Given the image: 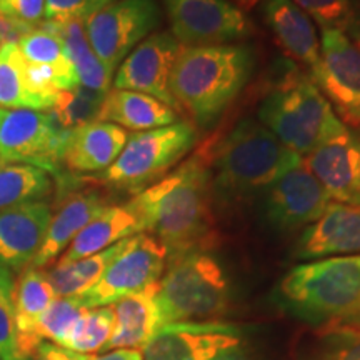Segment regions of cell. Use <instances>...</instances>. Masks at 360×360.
<instances>
[{
  "mask_svg": "<svg viewBox=\"0 0 360 360\" xmlns=\"http://www.w3.org/2000/svg\"><path fill=\"white\" fill-rule=\"evenodd\" d=\"M212 172L202 154L188 159L174 172L135 193L129 207L142 232L155 237L169 260L204 250L212 237Z\"/></svg>",
  "mask_w": 360,
  "mask_h": 360,
  "instance_id": "6da1fadb",
  "label": "cell"
},
{
  "mask_svg": "<svg viewBox=\"0 0 360 360\" xmlns=\"http://www.w3.org/2000/svg\"><path fill=\"white\" fill-rule=\"evenodd\" d=\"M252 67V53L240 44L182 47L170 77L177 112L202 127L214 124L245 87Z\"/></svg>",
  "mask_w": 360,
  "mask_h": 360,
  "instance_id": "7a4b0ae2",
  "label": "cell"
},
{
  "mask_svg": "<svg viewBox=\"0 0 360 360\" xmlns=\"http://www.w3.org/2000/svg\"><path fill=\"white\" fill-rule=\"evenodd\" d=\"M259 122L302 159L345 127L321 89L300 72L287 75L264 98Z\"/></svg>",
  "mask_w": 360,
  "mask_h": 360,
  "instance_id": "3957f363",
  "label": "cell"
},
{
  "mask_svg": "<svg viewBox=\"0 0 360 360\" xmlns=\"http://www.w3.org/2000/svg\"><path fill=\"white\" fill-rule=\"evenodd\" d=\"M304 162L254 119L238 122L219 147L212 184L227 195H244L272 186Z\"/></svg>",
  "mask_w": 360,
  "mask_h": 360,
  "instance_id": "277c9868",
  "label": "cell"
},
{
  "mask_svg": "<svg viewBox=\"0 0 360 360\" xmlns=\"http://www.w3.org/2000/svg\"><path fill=\"white\" fill-rule=\"evenodd\" d=\"M360 254L297 265L278 283V295L295 312L340 327L357 305Z\"/></svg>",
  "mask_w": 360,
  "mask_h": 360,
  "instance_id": "5b68a950",
  "label": "cell"
},
{
  "mask_svg": "<svg viewBox=\"0 0 360 360\" xmlns=\"http://www.w3.org/2000/svg\"><path fill=\"white\" fill-rule=\"evenodd\" d=\"M162 327L199 323L222 315L229 307V282L219 260L193 250L170 260L157 287Z\"/></svg>",
  "mask_w": 360,
  "mask_h": 360,
  "instance_id": "8992f818",
  "label": "cell"
},
{
  "mask_svg": "<svg viewBox=\"0 0 360 360\" xmlns=\"http://www.w3.org/2000/svg\"><path fill=\"white\" fill-rule=\"evenodd\" d=\"M197 132L192 124L175 122L167 127L129 135L120 155L102 174L110 187L139 193L170 174L192 150Z\"/></svg>",
  "mask_w": 360,
  "mask_h": 360,
  "instance_id": "52a82bcc",
  "label": "cell"
},
{
  "mask_svg": "<svg viewBox=\"0 0 360 360\" xmlns=\"http://www.w3.org/2000/svg\"><path fill=\"white\" fill-rule=\"evenodd\" d=\"M160 24L155 0H115L84 22L90 47L110 72Z\"/></svg>",
  "mask_w": 360,
  "mask_h": 360,
  "instance_id": "ba28073f",
  "label": "cell"
},
{
  "mask_svg": "<svg viewBox=\"0 0 360 360\" xmlns=\"http://www.w3.org/2000/svg\"><path fill=\"white\" fill-rule=\"evenodd\" d=\"M69 134L47 112L0 109V164H27L57 174Z\"/></svg>",
  "mask_w": 360,
  "mask_h": 360,
  "instance_id": "9c48e42d",
  "label": "cell"
},
{
  "mask_svg": "<svg viewBox=\"0 0 360 360\" xmlns=\"http://www.w3.org/2000/svg\"><path fill=\"white\" fill-rule=\"evenodd\" d=\"M167 259V250L155 237L143 232L129 237L96 285L79 297L87 309L119 302L159 282Z\"/></svg>",
  "mask_w": 360,
  "mask_h": 360,
  "instance_id": "30bf717a",
  "label": "cell"
},
{
  "mask_svg": "<svg viewBox=\"0 0 360 360\" xmlns=\"http://www.w3.org/2000/svg\"><path fill=\"white\" fill-rule=\"evenodd\" d=\"M170 34L182 47L237 44L254 34L244 11L227 0H162Z\"/></svg>",
  "mask_w": 360,
  "mask_h": 360,
  "instance_id": "8fae6325",
  "label": "cell"
},
{
  "mask_svg": "<svg viewBox=\"0 0 360 360\" xmlns=\"http://www.w3.org/2000/svg\"><path fill=\"white\" fill-rule=\"evenodd\" d=\"M312 82L342 124L360 132V40L340 30H322L321 65Z\"/></svg>",
  "mask_w": 360,
  "mask_h": 360,
  "instance_id": "7c38bea8",
  "label": "cell"
},
{
  "mask_svg": "<svg viewBox=\"0 0 360 360\" xmlns=\"http://www.w3.org/2000/svg\"><path fill=\"white\" fill-rule=\"evenodd\" d=\"M180 49L182 45L170 32L150 34L117 67L112 80L114 89L147 94L177 110L170 92V77Z\"/></svg>",
  "mask_w": 360,
  "mask_h": 360,
  "instance_id": "4fadbf2b",
  "label": "cell"
},
{
  "mask_svg": "<svg viewBox=\"0 0 360 360\" xmlns=\"http://www.w3.org/2000/svg\"><path fill=\"white\" fill-rule=\"evenodd\" d=\"M330 204L326 188L302 162L267 187L265 215L274 227L294 231L312 225Z\"/></svg>",
  "mask_w": 360,
  "mask_h": 360,
  "instance_id": "5bb4252c",
  "label": "cell"
},
{
  "mask_svg": "<svg viewBox=\"0 0 360 360\" xmlns=\"http://www.w3.org/2000/svg\"><path fill=\"white\" fill-rule=\"evenodd\" d=\"M332 202L360 205V132L345 125L304 157Z\"/></svg>",
  "mask_w": 360,
  "mask_h": 360,
  "instance_id": "9a60e30c",
  "label": "cell"
},
{
  "mask_svg": "<svg viewBox=\"0 0 360 360\" xmlns=\"http://www.w3.org/2000/svg\"><path fill=\"white\" fill-rule=\"evenodd\" d=\"M240 344L232 327L220 323H172L157 330L143 347V360H212Z\"/></svg>",
  "mask_w": 360,
  "mask_h": 360,
  "instance_id": "2e32d148",
  "label": "cell"
},
{
  "mask_svg": "<svg viewBox=\"0 0 360 360\" xmlns=\"http://www.w3.org/2000/svg\"><path fill=\"white\" fill-rule=\"evenodd\" d=\"M52 219L45 200L20 204L0 212V265L13 270L30 267L44 244Z\"/></svg>",
  "mask_w": 360,
  "mask_h": 360,
  "instance_id": "e0dca14e",
  "label": "cell"
},
{
  "mask_svg": "<svg viewBox=\"0 0 360 360\" xmlns=\"http://www.w3.org/2000/svg\"><path fill=\"white\" fill-rule=\"evenodd\" d=\"M360 254V205L332 202L319 220L305 229L295 257L317 260Z\"/></svg>",
  "mask_w": 360,
  "mask_h": 360,
  "instance_id": "ac0fdd59",
  "label": "cell"
},
{
  "mask_svg": "<svg viewBox=\"0 0 360 360\" xmlns=\"http://www.w3.org/2000/svg\"><path fill=\"white\" fill-rule=\"evenodd\" d=\"M260 8L278 45L314 80L321 65V39L315 32L314 22L292 0H260Z\"/></svg>",
  "mask_w": 360,
  "mask_h": 360,
  "instance_id": "d6986e66",
  "label": "cell"
},
{
  "mask_svg": "<svg viewBox=\"0 0 360 360\" xmlns=\"http://www.w3.org/2000/svg\"><path fill=\"white\" fill-rule=\"evenodd\" d=\"M127 130L110 122H90L72 130L67 137L62 165L72 172H105L127 143Z\"/></svg>",
  "mask_w": 360,
  "mask_h": 360,
  "instance_id": "ffe728a7",
  "label": "cell"
},
{
  "mask_svg": "<svg viewBox=\"0 0 360 360\" xmlns=\"http://www.w3.org/2000/svg\"><path fill=\"white\" fill-rule=\"evenodd\" d=\"M107 207V202L98 192L87 191L67 195L56 214H52L49 231L45 233L44 244L40 247L32 267L42 269L53 262L65 252L79 232L94 217H97Z\"/></svg>",
  "mask_w": 360,
  "mask_h": 360,
  "instance_id": "44dd1931",
  "label": "cell"
},
{
  "mask_svg": "<svg viewBox=\"0 0 360 360\" xmlns=\"http://www.w3.org/2000/svg\"><path fill=\"white\" fill-rule=\"evenodd\" d=\"M157 287L159 282L112 304L115 323L105 350H141L150 342L157 330L162 328L159 305H157Z\"/></svg>",
  "mask_w": 360,
  "mask_h": 360,
  "instance_id": "7402d4cb",
  "label": "cell"
},
{
  "mask_svg": "<svg viewBox=\"0 0 360 360\" xmlns=\"http://www.w3.org/2000/svg\"><path fill=\"white\" fill-rule=\"evenodd\" d=\"M56 299V292L42 269L30 265L22 270L15 281V327L19 350L27 360H32L44 342L39 337V322Z\"/></svg>",
  "mask_w": 360,
  "mask_h": 360,
  "instance_id": "603a6c76",
  "label": "cell"
},
{
  "mask_svg": "<svg viewBox=\"0 0 360 360\" xmlns=\"http://www.w3.org/2000/svg\"><path fill=\"white\" fill-rule=\"evenodd\" d=\"M97 120L115 124L132 132H146L179 122V115L167 103L147 94L110 89L103 98Z\"/></svg>",
  "mask_w": 360,
  "mask_h": 360,
  "instance_id": "cb8c5ba5",
  "label": "cell"
},
{
  "mask_svg": "<svg viewBox=\"0 0 360 360\" xmlns=\"http://www.w3.org/2000/svg\"><path fill=\"white\" fill-rule=\"evenodd\" d=\"M137 233H142V225L129 205H107L79 232L57 264H70L98 254Z\"/></svg>",
  "mask_w": 360,
  "mask_h": 360,
  "instance_id": "d4e9b609",
  "label": "cell"
},
{
  "mask_svg": "<svg viewBox=\"0 0 360 360\" xmlns=\"http://www.w3.org/2000/svg\"><path fill=\"white\" fill-rule=\"evenodd\" d=\"M42 25L49 27L62 39L75 72H77L79 84L82 87L96 90V92H109L112 80H114V72L107 69L101 58L96 56V52L92 51L87 34H85L84 22L74 20L65 22V24L44 22Z\"/></svg>",
  "mask_w": 360,
  "mask_h": 360,
  "instance_id": "484cf974",
  "label": "cell"
},
{
  "mask_svg": "<svg viewBox=\"0 0 360 360\" xmlns=\"http://www.w3.org/2000/svg\"><path fill=\"white\" fill-rule=\"evenodd\" d=\"M52 98H45L30 89L27 80L25 58L19 45L0 47V109H27L45 112L53 105Z\"/></svg>",
  "mask_w": 360,
  "mask_h": 360,
  "instance_id": "4316f807",
  "label": "cell"
},
{
  "mask_svg": "<svg viewBox=\"0 0 360 360\" xmlns=\"http://www.w3.org/2000/svg\"><path fill=\"white\" fill-rule=\"evenodd\" d=\"M127 238L109 249L89 255V257L75 260L70 264H56V267L47 270V278L51 282L57 297H77L92 289L109 267V264L124 249Z\"/></svg>",
  "mask_w": 360,
  "mask_h": 360,
  "instance_id": "83f0119b",
  "label": "cell"
},
{
  "mask_svg": "<svg viewBox=\"0 0 360 360\" xmlns=\"http://www.w3.org/2000/svg\"><path fill=\"white\" fill-rule=\"evenodd\" d=\"M19 49L27 64L45 65L56 70L65 82L67 90L80 85L77 72L67 53L64 42L49 27H35L32 32L20 40Z\"/></svg>",
  "mask_w": 360,
  "mask_h": 360,
  "instance_id": "f1b7e54d",
  "label": "cell"
},
{
  "mask_svg": "<svg viewBox=\"0 0 360 360\" xmlns=\"http://www.w3.org/2000/svg\"><path fill=\"white\" fill-rule=\"evenodd\" d=\"M52 192L51 174L27 164H0V212L42 200Z\"/></svg>",
  "mask_w": 360,
  "mask_h": 360,
  "instance_id": "f546056e",
  "label": "cell"
},
{
  "mask_svg": "<svg viewBox=\"0 0 360 360\" xmlns=\"http://www.w3.org/2000/svg\"><path fill=\"white\" fill-rule=\"evenodd\" d=\"M103 98L105 94L77 85L74 89L58 92L53 105L45 112L56 120L58 127L72 132L82 125L96 122L101 114Z\"/></svg>",
  "mask_w": 360,
  "mask_h": 360,
  "instance_id": "4dcf8cb0",
  "label": "cell"
},
{
  "mask_svg": "<svg viewBox=\"0 0 360 360\" xmlns=\"http://www.w3.org/2000/svg\"><path fill=\"white\" fill-rule=\"evenodd\" d=\"M322 30H340L360 40V0H292Z\"/></svg>",
  "mask_w": 360,
  "mask_h": 360,
  "instance_id": "1f68e13d",
  "label": "cell"
},
{
  "mask_svg": "<svg viewBox=\"0 0 360 360\" xmlns=\"http://www.w3.org/2000/svg\"><path fill=\"white\" fill-rule=\"evenodd\" d=\"M114 323L115 317L112 305L87 309L80 321L75 323L64 347L85 355L103 350L114 330Z\"/></svg>",
  "mask_w": 360,
  "mask_h": 360,
  "instance_id": "d6a6232c",
  "label": "cell"
},
{
  "mask_svg": "<svg viewBox=\"0 0 360 360\" xmlns=\"http://www.w3.org/2000/svg\"><path fill=\"white\" fill-rule=\"evenodd\" d=\"M85 310L87 307L79 295L57 297L40 319L39 337L64 347L65 340L69 339L70 332L74 330L75 323L80 321Z\"/></svg>",
  "mask_w": 360,
  "mask_h": 360,
  "instance_id": "836d02e7",
  "label": "cell"
},
{
  "mask_svg": "<svg viewBox=\"0 0 360 360\" xmlns=\"http://www.w3.org/2000/svg\"><path fill=\"white\" fill-rule=\"evenodd\" d=\"M0 360H27L17 340L15 277L4 265H0Z\"/></svg>",
  "mask_w": 360,
  "mask_h": 360,
  "instance_id": "e575fe53",
  "label": "cell"
},
{
  "mask_svg": "<svg viewBox=\"0 0 360 360\" xmlns=\"http://www.w3.org/2000/svg\"><path fill=\"white\" fill-rule=\"evenodd\" d=\"M112 2L115 0H45L44 22L51 24H65L74 20L85 22L90 15Z\"/></svg>",
  "mask_w": 360,
  "mask_h": 360,
  "instance_id": "d590c367",
  "label": "cell"
},
{
  "mask_svg": "<svg viewBox=\"0 0 360 360\" xmlns=\"http://www.w3.org/2000/svg\"><path fill=\"white\" fill-rule=\"evenodd\" d=\"M319 360H360V328L337 327Z\"/></svg>",
  "mask_w": 360,
  "mask_h": 360,
  "instance_id": "8d00e7d4",
  "label": "cell"
},
{
  "mask_svg": "<svg viewBox=\"0 0 360 360\" xmlns=\"http://www.w3.org/2000/svg\"><path fill=\"white\" fill-rule=\"evenodd\" d=\"M44 12L45 0H2L0 4V13L30 27L42 25Z\"/></svg>",
  "mask_w": 360,
  "mask_h": 360,
  "instance_id": "74e56055",
  "label": "cell"
},
{
  "mask_svg": "<svg viewBox=\"0 0 360 360\" xmlns=\"http://www.w3.org/2000/svg\"><path fill=\"white\" fill-rule=\"evenodd\" d=\"M35 27L25 25L22 22L12 19V17L0 13V47L2 45H19L27 34L32 32Z\"/></svg>",
  "mask_w": 360,
  "mask_h": 360,
  "instance_id": "f35d334b",
  "label": "cell"
},
{
  "mask_svg": "<svg viewBox=\"0 0 360 360\" xmlns=\"http://www.w3.org/2000/svg\"><path fill=\"white\" fill-rule=\"evenodd\" d=\"M32 360H92V357L44 340L35 350Z\"/></svg>",
  "mask_w": 360,
  "mask_h": 360,
  "instance_id": "ab89813d",
  "label": "cell"
},
{
  "mask_svg": "<svg viewBox=\"0 0 360 360\" xmlns=\"http://www.w3.org/2000/svg\"><path fill=\"white\" fill-rule=\"evenodd\" d=\"M92 360H143V357L141 350L117 349L101 355V357H92Z\"/></svg>",
  "mask_w": 360,
  "mask_h": 360,
  "instance_id": "60d3db41",
  "label": "cell"
},
{
  "mask_svg": "<svg viewBox=\"0 0 360 360\" xmlns=\"http://www.w3.org/2000/svg\"><path fill=\"white\" fill-rule=\"evenodd\" d=\"M212 360H250L249 355L244 349L240 347V344L233 345L231 349H225L222 352L215 355Z\"/></svg>",
  "mask_w": 360,
  "mask_h": 360,
  "instance_id": "b9f144b4",
  "label": "cell"
},
{
  "mask_svg": "<svg viewBox=\"0 0 360 360\" xmlns=\"http://www.w3.org/2000/svg\"><path fill=\"white\" fill-rule=\"evenodd\" d=\"M340 327H352V328H360V294H359V300L357 305H355L354 312L350 314V317L342 323Z\"/></svg>",
  "mask_w": 360,
  "mask_h": 360,
  "instance_id": "7bdbcfd3",
  "label": "cell"
},
{
  "mask_svg": "<svg viewBox=\"0 0 360 360\" xmlns=\"http://www.w3.org/2000/svg\"><path fill=\"white\" fill-rule=\"evenodd\" d=\"M227 2H231L232 6H236L237 8H240V11H252L257 4H260V0H227Z\"/></svg>",
  "mask_w": 360,
  "mask_h": 360,
  "instance_id": "ee69618b",
  "label": "cell"
},
{
  "mask_svg": "<svg viewBox=\"0 0 360 360\" xmlns=\"http://www.w3.org/2000/svg\"><path fill=\"white\" fill-rule=\"evenodd\" d=\"M0 4H2V0H0Z\"/></svg>",
  "mask_w": 360,
  "mask_h": 360,
  "instance_id": "f6af8a7d",
  "label": "cell"
}]
</instances>
